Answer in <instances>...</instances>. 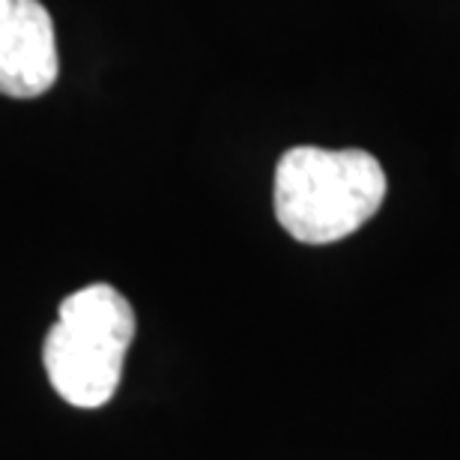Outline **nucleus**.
<instances>
[{
  "instance_id": "obj_2",
  "label": "nucleus",
  "mask_w": 460,
  "mask_h": 460,
  "mask_svg": "<svg viewBox=\"0 0 460 460\" xmlns=\"http://www.w3.org/2000/svg\"><path fill=\"white\" fill-rule=\"evenodd\" d=\"M132 338L135 311L117 288L87 284L69 293L42 347L54 392L81 410L105 407L123 376Z\"/></svg>"
},
{
  "instance_id": "obj_3",
  "label": "nucleus",
  "mask_w": 460,
  "mask_h": 460,
  "mask_svg": "<svg viewBox=\"0 0 460 460\" xmlns=\"http://www.w3.org/2000/svg\"><path fill=\"white\" fill-rule=\"evenodd\" d=\"M54 22L40 0H0V96L36 99L58 81Z\"/></svg>"
},
{
  "instance_id": "obj_1",
  "label": "nucleus",
  "mask_w": 460,
  "mask_h": 460,
  "mask_svg": "<svg viewBox=\"0 0 460 460\" xmlns=\"http://www.w3.org/2000/svg\"><path fill=\"white\" fill-rule=\"evenodd\" d=\"M385 171L365 150L293 146L275 168V218L305 245L347 239L385 200Z\"/></svg>"
}]
</instances>
